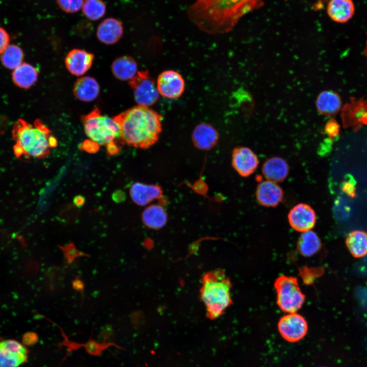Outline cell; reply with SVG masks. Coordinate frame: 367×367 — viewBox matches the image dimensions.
Masks as SVG:
<instances>
[{
	"label": "cell",
	"instance_id": "1",
	"mask_svg": "<svg viewBox=\"0 0 367 367\" xmlns=\"http://www.w3.org/2000/svg\"><path fill=\"white\" fill-rule=\"evenodd\" d=\"M263 5V0H196L187 13L200 30L215 35L229 32L243 16Z\"/></svg>",
	"mask_w": 367,
	"mask_h": 367
},
{
	"label": "cell",
	"instance_id": "2",
	"mask_svg": "<svg viewBox=\"0 0 367 367\" xmlns=\"http://www.w3.org/2000/svg\"><path fill=\"white\" fill-rule=\"evenodd\" d=\"M123 143L147 149L158 140L162 132V116L150 107H134L114 118Z\"/></svg>",
	"mask_w": 367,
	"mask_h": 367
},
{
	"label": "cell",
	"instance_id": "3",
	"mask_svg": "<svg viewBox=\"0 0 367 367\" xmlns=\"http://www.w3.org/2000/svg\"><path fill=\"white\" fill-rule=\"evenodd\" d=\"M12 132L15 142L13 151L18 159H44L50 153V149L57 145L56 138L39 119L33 124L18 119L13 124Z\"/></svg>",
	"mask_w": 367,
	"mask_h": 367
},
{
	"label": "cell",
	"instance_id": "4",
	"mask_svg": "<svg viewBox=\"0 0 367 367\" xmlns=\"http://www.w3.org/2000/svg\"><path fill=\"white\" fill-rule=\"evenodd\" d=\"M201 284L200 298L206 317L211 320L217 319L232 304L231 282L224 270L215 269L203 274Z\"/></svg>",
	"mask_w": 367,
	"mask_h": 367
},
{
	"label": "cell",
	"instance_id": "5",
	"mask_svg": "<svg viewBox=\"0 0 367 367\" xmlns=\"http://www.w3.org/2000/svg\"><path fill=\"white\" fill-rule=\"evenodd\" d=\"M82 121L86 135L91 141L101 145H107L121 141L119 127L114 118L101 114L98 108L83 115Z\"/></svg>",
	"mask_w": 367,
	"mask_h": 367
},
{
	"label": "cell",
	"instance_id": "6",
	"mask_svg": "<svg viewBox=\"0 0 367 367\" xmlns=\"http://www.w3.org/2000/svg\"><path fill=\"white\" fill-rule=\"evenodd\" d=\"M276 303L283 312H297L305 300V295L299 286L298 279L293 276L282 275L275 280Z\"/></svg>",
	"mask_w": 367,
	"mask_h": 367
},
{
	"label": "cell",
	"instance_id": "7",
	"mask_svg": "<svg viewBox=\"0 0 367 367\" xmlns=\"http://www.w3.org/2000/svg\"><path fill=\"white\" fill-rule=\"evenodd\" d=\"M128 82L138 105L150 107L158 101L160 95L147 70L138 71Z\"/></svg>",
	"mask_w": 367,
	"mask_h": 367
},
{
	"label": "cell",
	"instance_id": "8",
	"mask_svg": "<svg viewBox=\"0 0 367 367\" xmlns=\"http://www.w3.org/2000/svg\"><path fill=\"white\" fill-rule=\"evenodd\" d=\"M340 111L344 128H351L356 132L363 126L367 125V98L350 97Z\"/></svg>",
	"mask_w": 367,
	"mask_h": 367
},
{
	"label": "cell",
	"instance_id": "9",
	"mask_svg": "<svg viewBox=\"0 0 367 367\" xmlns=\"http://www.w3.org/2000/svg\"><path fill=\"white\" fill-rule=\"evenodd\" d=\"M277 327L282 337L290 343H296L307 334L308 325L302 315L297 312L289 313L279 319Z\"/></svg>",
	"mask_w": 367,
	"mask_h": 367
},
{
	"label": "cell",
	"instance_id": "10",
	"mask_svg": "<svg viewBox=\"0 0 367 367\" xmlns=\"http://www.w3.org/2000/svg\"><path fill=\"white\" fill-rule=\"evenodd\" d=\"M28 357L27 348L19 342L12 339L0 341V367H19Z\"/></svg>",
	"mask_w": 367,
	"mask_h": 367
},
{
	"label": "cell",
	"instance_id": "11",
	"mask_svg": "<svg viewBox=\"0 0 367 367\" xmlns=\"http://www.w3.org/2000/svg\"><path fill=\"white\" fill-rule=\"evenodd\" d=\"M156 87L160 95L168 99L181 96L185 89V82L182 75L173 70L161 72L156 80Z\"/></svg>",
	"mask_w": 367,
	"mask_h": 367
},
{
	"label": "cell",
	"instance_id": "12",
	"mask_svg": "<svg viewBox=\"0 0 367 367\" xmlns=\"http://www.w3.org/2000/svg\"><path fill=\"white\" fill-rule=\"evenodd\" d=\"M287 218L292 228L301 232L310 230L316 222L314 211L309 205L302 203L294 206L289 212Z\"/></svg>",
	"mask_w": 367,
	"mask_h": 367
},
{
	"label": "cell",
	"instance_id": "13",
	"mask_svg": "<svg viewBox=\"0 0 367 367\" xmlns=\"http://www.w3.org/2000/svg\"><path fill=\"white\" fill-rule=\"evenodd\" d=\"M258 164L257 157L249 148L239 146L233 150L232 165L241 176H250L256 170Z\"/></svg>",
	"mask_w": 367,
	"mask_h": 367
},
{
	"label": "cell",
	"instance_id": "14",
	"mask_svg": "<svg viewBox=\"0 0 367 367\" xmlns=\"http://www.w3.org/2000/svg\"><path fill=\"white\" fill-rule=\"evenodd\" d=\"M93 59L92 54L82 49H73L68 53L65 58V66L70 73L81 76L90 69Z\"/></svg>",
	"mask_w": 367,
	"mask_h": 367
},
{
	"label": "cell",
	"instance_id": "15",
	"mask_svg": "<svg viewBox=\"0 0 367 367\" xmlns=\"http://www.w3.org/2000/svg\"><path fill=\"white\" fill-rule=\"evenodd\" d=\"M256 197L257 202L261 205L275 207L282 200L283 191L276 182L267 180L257 185Z\"/></svg>",
	"mask_w": 367,
	"mask_h": 367
},
{
	"label": "cell",
	"instance_id": "16",
	"mask_svg": "<svg viewBox=\"0 0 367 367\" xmlns=\"http://www.w3.org/2000/svg\"><path fill=\"white\" fill-rule=\"evenodd\" d=\"M192 140L194 146L197 148L207 150L212 149L218 143L219 134L212 125L202 122L194 128Z\"/></svg>",
	"mask_w": 367,
	"mask_h": 367
},
{
	"label": "cell",
	"instance_id": "17",
	"mask_svg": "<svg viewBox=\"0 0 367 367\" xmlns=\"http://www.w3.org/2000/svg\"><path fill=\"white\" fill-rule=\"evenodd\" d=\"M123 34V27L118 19L110 17L102 21L98 25L96 35L98 40L106 44L117 42Z\"/></svg>",
	"mask_w": 367,
	"mask_h": 367
},
{
	"label": "cell",
	"instance_id": "18",
	"mask_svg": "<svg viewBox=\"0 0 367 367\" xmlns=\"http://www.w3.org/2000/svg\"><path fill=\"white\" fill-rule=\"evenodd\" d=\"M133 201L139 205H147L162 196L161 188L156 185L135 182L129 191Z\"/></svg>",
	"mask_w": 367,
	"mask_h": 367
},
{
	"label": "cell",
	"instance_id": "19",
	"mask_svg": "<svg viewBox=\"0 0 367 367\" xmlns=\"http://www.w3.org/2000/svg\"><path fill=\"white\" fill-rule=\"evenodd\" d=\"M316 105L318 112L326 116L337 114L343 107L340 96L332 90L322 91L318 96Z\"/></svg>",
	"mask_w": 367,
	"mask_h": 367
},
{
	"label": "cell",
	"instance_id": "20",
	"mask_svg": "<svg viewBox=\"0 0 367 367\" xmlns=\"http://www.w3.org/2000/svg\"><path fill=\"white\" fill-rule=\"evenodd\" d=\"M289 167L282 158L274 156L267 160L262 166V173L268 180L280 182L284 180L289 175Z\"/></svg>",
	"mask_w": 367,
	"mask_h": 367
},
{
	"label": "cell",
	"instance_id": "21",
	"mask_svg": "<svg viewBox=\"0 0 367 367\" xmlns=\"http://www.w3.org/2000/svg\"><path fill=\"white\" fill-rule=\"evenodd\" d=\"M327 12L334 21L344 23L349 21L355 13V6L352 0H330Z\"/></svg>",
	"mask_w": 367,
	"mask_h": 367
},
{
	"label": "cell",
	"instance_id": "22",
	"mask_svg": "<svg viewBox=\"0 0 367 367\" xmlns=\"http://www.w3.org/2000/svg\"><path fill=\"white\" fill-rule=\"evenodd\" d=\"M100 88L97 81L90 76L78 78L74 83L73 94L80 100L85 102L93 101L99 95Z\"/></svg>",
	"mask_w": 367,
	"mask_h": 367
},
{
	"label": "cell",
	"instance_id": "23",
	"mask_svg": "<svg viewBox=\"0 0 367 367\" xmlns=\"http://www.w3.org/2000/svg\"><path fill=\"white\" fill-rule=\"evenodd\" d=\"M111 69L115 77L121 81H129L138 72L136 61L129 56H122L115 59L112 64Z\"/></svg>",
	"mask_w": 367,
	"mask_h": 367
},
{
	"label": "cell",
	"instance_id": "24",
	"mask_svg": "<svg viewBox=\"0 0 367 367\" xmlns=\"http://www.w3.org/2000/svg\"><path fill=\"white\" fill-rule=\"evenodd\" d=\"M38 76V72L34 66L23 63L14 70L12 77L16 86L21 88L28 89L37 82Z\"/></svg>",
	"mask_w": 367,
	"mask_h": 367
},
{
	"label": "cell",
	"instance_id": "25",
	"mask_svg": "<svg viewBox=\"0 0 367 367\" xmlns=\"http://www.w3.org/2000/svg\"><path fill=\"white\" fill-rule=\"evenodd\" d=\"M142 220L144 225L152 229L163 228L167 221V215L161 205L152 204L146 207L142 213Z\"/></svg>",
	"mask_w": 367,
	"mask_h": 367
},
{
	"label": "cell",
	"instance_id": "26",
	"mask_svg": "<svg viewBox=\"0 0 367 367\" xmlns=\"http://www.w3.org/2000/svg\"><path fill=\"white\" fill-rule=\"evenodd\" d=\"M321 246L320 238L311 230L302 232L297 241L298 250L305 257L313 256L320 250Z\"/></svg>",
	"mask_w": 367,
	"mask_h": 367
},
{
	"label": "cell",
	"instance_id": "27",
	"mask_svg": "<svg viewBox=\"0 0 367 367\" xmlns=\"http://www.w3.org/2000/svg\"><path fill=\"white\" fill-rule=\"evenodd\" d=\"M346 244L353 256L360 258L367 254V232L356 230L347 237Z\"/></svg>",
	"mask_w": 367,
	"mask_h": 367
},
{
	"label": "cell",
	"instance_id": "28",
	"mask_svg": "<svg viewBox=\"0 0 367 367\" xmlns=\"http://www.w3.org/2000/svg\"><path fill=\"white\" fill-rule=\"evenodd\" d=\"M23 52L18 46L11 44L8 45L2 53L1 60L7 68L15 69L22 64Z\"/></svg>",
	"mask_w": 367,
	"mask_h": 367
},
{
	"label": "cell",
	"instance_id": "29",
	"mask_svg": "<svg viewBox=\"0 0 367 367\" xmlns=\"http://www.w3.org/2000/svg\"><path fill=\"white\" fill-rule=\"evenodd\" d=\"M82 9L85 16L92 21L100 19L106 12V6L102 0H85Z\"/></svg>",
	"mask_w": 367,
	"mask_h": 367
},
{
	"label": "cell",
	"instance_id": "30",
	"mask_svg": "<svg viewBox=\"0 0 367 367\" xmlns=\"http://www.w3.org/2000/svg\"><path fill=\"white\" fill-rule=\"evenodd\" d=\"M351 208L350 204L344 197H339L334 206L335 216L339 220L348 219L351 215Z\"/></svg>",
	"mask_w": 367,
	"mask_h": 367
},
{
	"label": "cell",
	"instance_id": "31",
	"mask_svg": "<svg viewBox=\"0 0 367 367\" xmlns=\"http://www.w3.org/2000/svg\"><path fill=\"white\" fill-rule=\"evenodd\" d=\"M84 0H57L60 8L67 13L78 12L82 7Z\"/></svg>",
	"mask_w": 367,
	"mask_h": 367
},
{
	"label": "cell",
	"instance_id": "32",
	"mask_svg": "<svg viewBox=\"0 0 367 367\" xmlns=\"http://www.w3.org/2000/svg\"><path fill=\"white\" fill-rule=\"evenodd\" d=\"M356 182L353 176L348 174L341 184V190L347 196L354 198L356 194Z\"/></svg>",
	"mask_w": 367,
	"mask_h": 367
},
{
	"label": "cell",
	"instance_id": "33",
	"mask_svg": "<svg viewBox=\"0 0 367 367\" xmlns=\"http://www.w3.org/2000/svg\"><path fill=\"white\" fill-rule=\"evenodd\" d=\"M60 248L69 263L73 261L75 258L78 256H86V254L78 251L72 243L65 246H61Z\"/></svg>",
	"mask_w": 367,
	"mask_h": 367
},
{
	"label": "cell",
	"instance_id": "34",
	"mask_svg": "<svg viewBox=\"0 0 367 367\" xmlns=\"http://www.w3.org/2000/svg\"><path fill=\"white\" fill-rule=\"evenodd\" d=\"M340 131V126L336 120L330 119L326 123L324 127V133L329 139H334L338 136Z\"/></svg>",
	"mask_w": 367,
	"mask_h": 367
},
{
	"label": "cell",
	"instance_id": "35",
	"mask_svg": "<svg viewBox=\"0 0 367 367\" xmlns=\"http://www.w3.org/2000/svg\"><path fill=\"white\" fill-rule=\"evenodd\" d=\"M10 42V36L7 32L0 27V54H2L8 47Z\"/></svg>",
	"mask_w": 367,
	"mask_h": 367
},
{
	"label": "cell",
	"instance_id": "36",
	"mask_svg": "<svg viewBox=\"0 0 367 367\" xmlns=\"http://www.w3.org/2000/svg\"><path fill=\"white\" fill-rule=\"evenodd\" d=\"M85 150L90 153L96 152L98 149V144L90 140H86L82 144Z\"/></svg>",
	"mask_w": 367,
	"mask_h": 367
},
{
	"label": "cell",
	"instance_id": "37",
	"mask_svg": "<svg viewBox=\"0 0 367 367\" xmlns=\"http://www.w3.org/2000/svg\"><path fill=\"white\" fill-rule=\"evenodd\" d=\"M107 150L109 155H115L119 152V148L114 142L107 145Z\"/></svg>",
	"mask_w": 367,
	"mask_h": 367
},
{
	"label": "cell",
	"instance_id": "38",
	"mask_svg": "<svg viewBox=\"0 0 367 367\" xmlns=\"http://www.w3.org/2000/svg\"><path fill=\"white\" fill-rule=\"evenodd\" d=\"M72 286L74 290L82 292L84 290V284L79 277H76L72 281Z\"/></svg>",
	"mask_w": 367,
	"mask_h": 367
},
{
	"label": "cell",
	"instance_id": "39",
	"mask_svg": "<svg viewBox=\"0 0 367 367\" xmlns=\"http://www.w3.org/2000/svg\"><path fill=\"white\" fill-rule=\"evenodd\" d=\"M24 338L25 340L29 344L32 343L36 342L37 339V336L33 333H30L25 335Z\"/></svg>",
	"mask_w": 367,
	"mask_h": 367
},
{
	"label": "cell",
	"instance_id": "40",
	"mask_svg": "<svg viewBox=\"0 0 367 367\" xmlns=\"http://www.w3.org/2000/svg\"><path fill=\"white\" fill-rule=\"evenodd\" d=\"M73 202L77 206L81 207L84 204L85 199L82 196H77L74 198Z\"/></svg>",
	"mask_w": 367,
	"mask_h": 367
},
{
	"label": "cell",
	"instance_id": "41",
	"mask_svg": "<svg viewBox=\"0 0 367 367\" xmlns=\"http://www.w3.org/2000/svg\"><path fill=\"white\" fill-rule=\"evenodd\" d=\"M363 53L364 55V56L366 58V63H367V32H366V40L365 42V46L363 50Z\"/></svg>",
	"mask_w": 367,
	"mask_h": 367
}]
</instances>
